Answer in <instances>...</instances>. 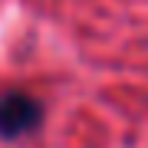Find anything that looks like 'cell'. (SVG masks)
Instances as JSON below:
<instances>
[{
	"mask_svg": "<svg viewBox=\"0 0 148 148\" xmlns=\"http://www.w3.org/2000/svg\"><path fill=\"white\" fill-rule=\"evenodd\" d=\"M43 119V106L30 92H0V138H20Z\"/></svg>",
	"mask_w": 148,
	"mask_h": 148,
	"instance_id": "cell-1",
	"label": "cell"
}]
</instances>
